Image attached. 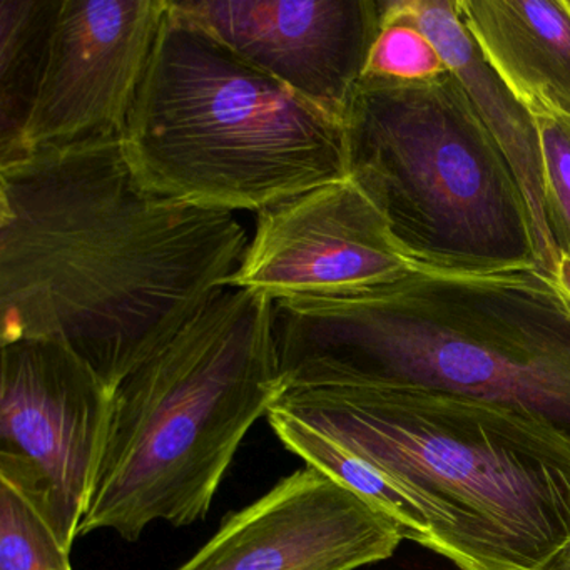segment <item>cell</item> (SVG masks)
Wrapping results in <instances>:
<instances>
[{"label":"cell","mask_w":570,"mask_h":570,"mask_svg":"<svg viewBox=\"0 0 570 570\" xmlns=\"http://www.w3.org/2000/svg\"><path fill=\"white\" fill-rule=\"evenodd\" d=\"M175 2V0H173ZM243 61L343 121L380 29V0H176Z\"/></svg>","instance_id":"10"},{"label":"cell","mask_w":570,"mask_h":570,"mask_svg":"<svg viewBox=\"0 0 570 570\" xmlns=\"http://www.w3.org/2000/svg\"><path fill=\"white\" fill-rule=\"evenodd\" d=\"M542 145L547 223L559 256L570 259V121L535 116Z\"/></svg>","instance_id":"18"},{"label":"cell","mask_w":570,"mask_h":570,"mask_svg":"<svg viewBox=\"0 0 570 570\" xmlns=\"http://www.w3.org/2000/svg\"><path fill=\"white\" fill-rule=\"evenodd\" d=\"M413 269L380 209L348 176L259 212L228 288L262 293L275 303L336 298L396 282Z\"/></svg>","instance_id":"9"},{"label":"cell","mask_w":570,"mask_h":570,"mask_svg":"<svg viewBox=\"0 0 570 570\" xmlns=\"http://www.w3.org/2000/svg\"><path fill=\"white\" fill-rule=\"evenodd\" d=\"M285 392L416 386L515 406L570 432V295L542 269H413L336 298L276 302Z\"/></svg>","instance_id":"2"},{"label":"cell","mask_w":570,"mask_h":570,"mask_svg":"<svg viewBox=\"0 0 570 570\" xmlns=\"http://www.w3.org/2000/svg\"><path fill=\"white\" fill-rule=\"evenodd\" d=\"M273 409L402 487L459 570H550L570 540V432L515 406L416 386L288 390Z\"/></svg>","instance_id":"3"},{"label":"cell","mask_w":570,"mask_h":570,"mask_svg":"<svg viewBox=\"0 0 570 570\" xmlns=\"http://www.w3.org/2000/svg\"><path fill=\"white\" fill-rule=\"evenodd\" d=\"M61 0H0V165L18 159Z\"/></svg>","instance_id":"14"},{"label":"cell","mask_w":570,"mask_h":570,"mask_svg":"<svg viewBox=\"0 0 570 570\" xmlns=\"http://www.w3.org/2000/svg\"><path fill=\"white\" fill-rule=\"evenodd\" d=\"M275 302L226 288L112 392L105 455L79 537L136 542L205 519L246 433L285 393Z\"/></svg>","instance_id":"4"},{"label":"cell","mask_w":570,"mask_h":570,"mask_svg":"<svg viewBox=\"0 0 570 570\" xmlns=\"http://www.w3.org/2000/svg\"><path fill=\"white\" fill-rule=\"evenodd\" d=\"M386 6L432 41L446 71L465 89L522 188L535 233L540 269L556 279L560 256L547 223L542 145L535 116L483 59L460 18L456 0H386Z\"/></svg>","instance_id":"12"},{"label":"cell","mask_w":570,"mask_h":570,"mask_svg":"<svg viewBox=\"0 0 570 570\" xmlns=\"http://www.w3.org/2000/svg\"><path fill=\"white\" fill-rule=\"evenodd\" d=\"M348 175L419 269H540L522 188L452 72L362 78L343 118Z\"/></svg>","instance_id":"6"},{"label":"cell","mask_w":570,"mask_h":570,"mask_svg":"<svg viewBox=\"0 0 570 570\" xmlns=\"http://www.w3.org/2000/svg\"><path fill=\"white\" fill-rule=\"evenodd\" d=\"M402 540L389 517L306 465L229 513L178 570H356L390 559Z\"/></svg>","instance_id":"11"},{"label":"cell","mask_w":570,"mask_h":570,"mask_svg":"<svg viewBox=\"0 0 570 570\" xmlns=\"http://www.w3.org/2000/svg\"><path fill=\"white\" fill-rule=\"evenodd\" d=\"M266 419L279 442L289 452L305 460L306 465L342 483L343 487L362 497L373 509L389 517L403 533V539L412 540L429 549L432 542L429 520L419 503L402 487L396 485L375 466L306 423L276 409L269 410Z\"/></svg>","instance_id":"15"},{"label":"cell","mask_w":570,"mask_h":570,"mask_svg":"<svg viewBox=\"0 0 570 570\" xmlns=\"http://www.w3.org/2000/svg\"><path fill=\"white\" fill-rule=\"evenodd\" d=\"M380 29L363 78L423 81L446 72L445 62L429 38L419 28L390 11L380 0Z\"/></svg>","instance_id":"17"},{"label":"cell","mask_w":570,"mask_h":570,"mask_svg":"<svg viewBox=\"0 0 570 570\" xmlns=\"http://www.w3.org/2000/svg\"><path fill=\"white\" fill-rule=\"evenodd\" d=\"M550 570H570V540L569 543L560 550Z\"/></svg>","instance_id":"19"},{"label":"cell","mask_w":570,"mask_h":570,"mask_svg":"<svg viewBox=\"0 0 570 570\" xmlns=\"http://www.w3.org/2000/svg\"><path fill=\"white\" fill-rule=\"evenodd\" d=\"M168 6L61 0L18 159L39 149L125 138Z\"/></svg>","instance_id":"8"},{"label":"cell","mask_w":570,"mask_h":570,"mask_svg":"<svg viewBox=\"0 0 570 570\" xmlns=\"http://www.w3.org/2000/svg\"><path fill=\"white\" fill-rule=\"evenodd\" d=\"M569 2H570V0H569Z\"/></svg>","instance_id":"20"},{"label":"cell","mask_w":570,"mask_h":570,"mask_svg":"<svg viewBox=\"0 0 570 570\" xmlns=\"http://www.w3.org/2000/svg\"><path fill=\"white\" fill-rule=\"evenodd\" d=\"M483 59L533 116L570 121L569 0H456Z\"/></svg>","instance_id":"13"},{"label":"cell","mask_w":570,"mask_h":570,"mask_svg":"<svg viewBox=\"0 0 570 570\" xmlns=\"http://www.w3.org/2000/svg\"><path fill=\"white\" fill-rule=\"evenodd\" d=\"M146 186L209 212H263L348 178L345 126L229 51L169 0L129 115Z\"/></svg>","instance_id":"5"},{"label":"cell","mask_w":570,"mask_h":570,"mask_svg":"<svg viewBox=\"0 0 570 570\" xmlns=\"http://www.w3.org/2000/svg\"><path fill=\"white\" fill-rule=\"evenodd\" d=\"M0 338L68 346L116 386L228 288L235 213L166 198L122 138L0 165Z\"/></svg>","instance_id":"1"},{"label":"cell","mask_w":570,"mask_h":570,"mask_svg":"<svg viewBox=\"0 0 570 570\" xmlns=\"http://www.w3.org/2000/svg\"><path fill=\"white\" fill-rule=\"evenodd\" d=\"M69 553L41 507L0 476V570H72Z\"/></svg>","instance_id":"16"},{"label":"cell","mask_w":570,"mask_h":570,"mask_svg":"<svg viewBox=\"0 0 570 570\" xmlns=\"http://www.w3.org/2000/svg\"><path fill=\"white\" fill-rule=\"evenodd\" d=\"M111 410L112 390L68 346L2 345L0 476L41 507L69 550L91 503Z\"/></svg>","instance_id":"7"}]
</instances>
